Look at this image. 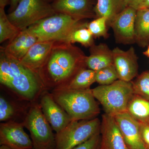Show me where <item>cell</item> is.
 Listing matches in <instances>:
<instances>
[{
  "label": "cell",
  "instance_id": "obj_1",
  "mask_svg": "<svg viewBox=\"0 0 149 149\" xmlns=\"http://www.w3.org/2000/svg\"><path fill=\"white\" fill-rule=\"evenodd\" d=\"M87 57L80 48L71 43L55 42L37 73L46 90L52 91L67 85L87 67Z\"/></svg>",
  "mask_w": 149,
  "mask_h": 149
},
{
  "label": "cell",
  "instance_id": "obj_2",
  "mask_svg": "<svg viewBox=\"0 0 149 149\" xmlns=\"http://www.w3.org/2000/svg\"><path fill=\"white\" fill-rule=\"evenodd\" d=\"M0 83L24 100L34 102L45 88L36 73L1 48Z\"/></svg>",
  "mask_w": 149,
  "mask_h": 149
},
{
  "label": "cell",
  "instance_id": "obj_3",
  "mask_svg": "<svg viewBox=\"0 0 149 149\" xmlns=\"http://www.w3.org/2000/svg\"><path fill=\"white\" fill-rule=\"evenodd\" d=\"M51 93L56 102L66 111L72 120L93 119L100 113L98 104L92 89H55Z\"/></svg>",
  "mask_w": 149,
  "mask_h": 149
},
{
  "label": "cell",
  "instance_id": "obj_4",
  "mask_svg": "<svg viewBox=\"0 0 149 149\" xmlns=\"http://www.w3.org/2000/svg\"><path fill=\"white\" fill-rule=\"evenodd\" d=\"M84 22L64 14L56 13L32 24L27 28L43 41L66 42L72 31Z\"/></svg>",
  "mask_w": 149,
  "mask_h": 149
},
{
  "label": "cell",
  "instance_id": "obj_5",
  "mask_svg": "<svg viewBox=\"0 0 149 149\" xmlns=\"http://www.w3.org/2000/svg\"><path fill=\"white\" fill-rule=\"evenodd\" d=\"M92 91L102 106L105 113L113 116L127 111L128 103L135 94L131 81L120 80L110 85H100Z\"/></svg>",
  "mask_w": 149,
  "mask_h": 149
},
{
  "label": "cell",
  "instance_id": "obj_6",
  "mask_svg": "<svg viewBox=\"0 0 149 149\" xmlns=\"http://www.w3.org/2000/svg\"><path fill=\"white\" fill-rule=\"evenodd\" d=\"M22 122L30 133L33 149H55V134L43 114L40 104L33 102Z\"/></svg>",
  "mask_w": 149,
  "mask_h": 149
},
{
  "label": "cell",
  "instance_id": "obj_7",
  "mask_svg": "<svg viewBox=\"0 0 149 149\" xmlns=\"http://www.w3.org/2000/svg\"><path fill=\"white\" fill-rule=\"evenodd\" d=\"M101 122L96 117L89 120H72L56 133L55 149H72L100 133Z\"/></svg>",
  "mask_w": 149,
  "mask_h": 149
},
{
  "label": "cell",
  "instance_id": "obj_8",
  "mask_svg": "<svg viewBox=\"0 0 149 149\" xmlns=\"http://www.w3.org/2000/svg\"><path fill=\"white\" fill-rule=\"evenodd\" d=\"M56 13L52 4L46 0H20L7 15L10 21L22 30Z\"/></svg>",
  "mask_w": 149,
  "mask_h": 149
},
{
  "label": "cell",
  "instance_id": "obj_9",
  "mask_svg": "<svg viewBox=\"0 0 149 149\" xmlns=\"http://www.w3.org/2000/svg\"><path fill=\"white\" fill-rule=\"evenodd\" d=\"M23 122L9 120L0 124V145L12 149H33L31 138L24 130Z\"/></svg>",
  "mask_w": 149,
  "mask_h": 149
},
{
  "label": "cell",
  "instance_id": "obj_10",
  "mask_svg": "<svg viewBox=\"0 0 149 149\" xmlns=\"http://www.w3.org/2000/svg\"><path fill=\"white\" fill-rule=\"evenodd\" d=\"M136 13V9L126 7L109 24L117 43L131 45L136 43L135 24Z\"/></svg>",
  "mask_w": 149,
  "mask_h": 149
},
{
  "label": "cell",
  "instance_id": "obj_11",
  "mask_svg": "<svg viewBox=\"0 0 149 149\" xmlns=\"http://www.w3.org/2000/svg\"><path fill=\"white\" fill-rule=\"evenodd\" d=\"M40 105L43 114L56 133L60 132L72 121L69 116L45 90L41 95Z\"/></svg>",
  "mask_w": 149,
  "mask_h": 149
},
{
  "label": "cell",
  "instance_id": "obj_12",
  "mask_svg": "<svg viewBox=\"0 0 149 149\" xmlns=\"http://www.w3.org/2000/svg\"><path fill=\"white\" fill-rule=\"evenodd\" d=\"M113 64L118 80L131 82L137 76L139 71L138 58L133 47L127 51L118 47L113 49Z\"/></svg>",
  "mask_w": 149,
  "mask_h": 149
},
{
  "label": "cell",
  "instance_id": "obj_13",
  "mask_svg": "<svg viewBox=\"0 0 149 149\" xmlns=\"http://www.w3.org/2000/svg\"><path fill=\"white\" fill-rule=\"evenodd\" d=\"M113 116L129 149H148L141 137L140 123L127 111Z\"/></svg>",
  "mask_w": 149,
  "mask_h": 149
},
{
  "label": "cell",
  "instance_id": "obj_14",
  "mask_svg": "<svg viewBox=\"0 0 149 149\" xmlns=\"http://www.w3.org/2000/svg\"><path fill=\"white\" fill-rule=\"evenodd\" d=\"M93 0H55L52 4L56 13L67 15L82 20L97 18Z\"/></svg>",
  "mask_w": 149,
  "mask_h": 149
},
{
  "label": "cell",
  "instance_id": "obj_15",
  "mask_svg": "<svg viewBox=\"0 0 149 149\" xmlns=\"http://www.w3.org/2000/svg\"><path fill=\"white\" fill-rule=\"evenodd\" d=\"M100 132L101 135L98 149H129L113 116L103 115Z\"/></svg>",
  "mask_w": 149,
  "mask_h": 149
},
{
  "label": "cell",
  "instance_id": "obj_16",
  "mask_svg": "<svg viewBox=\"0 0 149 149\" xmlns=\"http://www.w3.org/2000/svg\"><path fill=\"white\" fill-rule=\"evenodd\" d=\"M54 41L37 42L20 61L23 65L37 74L52 49Z\"/></svg>",
  "mask_w": 149,
  "mask_h": 149
},
{
  "label": "cell",
  "instance_id": "obj_17",
  "mask_svg": "<svg viewBox=\"0 0 149 149\" xmlns=\"http://www.w3.org/2000/svg\"><path fill=\"white\" fill-rule=\"evenodd\" d=\"M38 42L37 37L27 28L20 31L6 47H2L11 56L20 61L34 44Z\"/></svg>",
  "mask_w": 149,
  "mask_h": 149
},
{
  "label": "cell",
  "instance_id": "obj_18",
  "mask_svg": "<svg viewBox=\"0 0 149 149\" xmlns=\"http://www.w3.org/2000/svg\"><path fill=\"white\" fill-rule=\"evenodd\" d=\"M90 54L86 58L88 69L97 71L113 64V53L105 43L95 44L90 47Z\"/></svg>",
  "mask_w": 149,
  "mask_h": 149
},
{
  "label": "cell",
  "instance_id": "obj_19",
  "mask_svg": "<svg viewBox=\"0 0 149 149\" xmlns=\"http://www.w3.org/2000/svg\"><path fill=\"white\" fill-rule=\"evenodd\" d=\"M124 0H97L95 11L97 18L104 17L108 25L126 7Z\"/></svg>",
  "mask_w": 149,
  "mask_h": 149
},
{
  "label": "cell",
  "instance_id": "obj_20",
  "mask_svg": "<svg viewBox=\"0 0 149 149\" xmlns=\"http://www.w3.org/2000/svg\"><path fill=\"white\" fill-rule=\"evenodd\" d=\"M135 42L144 47L149 43V9L137 10L135 24Z\"/></svg>",
  "mask_w": 149,
  "mask_h": 149
},
{
  "label": "cell",
  "instance_id": "obj_21",
  "mask_svg": "<svg viewBox=\"0 0 149 149\" xmlns=\"http://www.w3.org/2000/svg\"><path fill=\"white\" fill-rule=\"evenodd\" d=\"M127 112L140 123L149 124V100L134 94L129 102Z\"/></svg>",
  "mask_w": 149,
  "mask_h": 149
},
{
  "label": "cell",
  "instance_id": "obj_22",
  "mask_svg": "<svg viewBox=\"0 0 149 149\" xmlns=\"http://www.w3.org/2000/svg\"><path fill=\"white\" fill-rule=\"evenodd\" d=\"M96 82V71L90 69L81 70L66 86L60 89L85 90Z\"/></svg>",
  "mask_w": 149,
  "mask_h": 149
},
{
  "label": "cell",
  "instance_id": "obj_23",
  "mask_svg": "<svg viewBox=\"0 0 149 149\" xmlns=\"http://www.w3.org/2000/svg\"><path fill=\"white\" fill-rule=\"evenodd\" d=\"M88 23L84 22L75 29L70 35L66 42L73 44L77 42L84 47H91L95 45L94 38L88 28Z\"/></svg>",
  "mask_w": 149,
  "mask_h": 149
},
{
  "label": "cell",
  "instance_id": "obj_24",
  "mask_svg": "<svg viewBox=\"0 0 149 149\" xmlns=\"http://www.w3.org/2000/svg\"><path fill=\"white\" fill-rule=\"evenodd\" d=\"M20 31L10 21L5 8H0V43L7 40L11 41Z\"/></svg>",
  "mask_w": 149,
  "mask_h": 149
},
{
  "label": "cell",
  "instance_id": "obj_25",
  "mask_svg": "<svg viewBox=\"0 0 149 149\" xmlns=\"http://www.w3.org/2000/svg\"><path fill=\"white\" fill-rule=\"evenodd\" d=\"M132 83L134 94L149 100V71L143 72Z\"/></svg>",
  "mask_w": 149,
  "mask_h": 149
},
{
  "label": "cell",
  "instance_id": "obj_26",
  "mask_svg": "<svg viewBox=\"0 0 149 149\" xmlns=\"http://www.w3.org/2000/svg\"><path fill=\"white\" fill-rule=\"evenodd\" d=\"M118 80L114 64L96 72V82L100 85H109Z\"/></svg>",
  "mask_w": 149,
  "mask_h": 149
},
{
  "label": "cell",
  "instance_id": "obj_27",
  "mask_svg": "<svg viewBox=\"0 0 149 149\" xmlns=\"http://www.w3.org/2000/svg\"><path fill=\"white\" fill-rule=\"evenodd\" d=\"M107 25V20L105 17H99L88 23V28L94 38L102 37L106 39L109 37Z\"/></svg>",
  "mask_w": 149,
  "mask_h": 149
},
{
  "label": "cell",
  "instance_id": "obj_28",
  "mask_svg": "<svg viewBox=\"0 0 149 149\" xmlns=\"http://www.w3.org/2000/svg\"><path fill=\"white\" fill-rule=\"evenodd\" d=\"M15 110L12 104L4 97H0V121H9L14 116Z\"/></svg>",
  "mask_w": 149,
  "mask_h": 149
},
{
  "label": "cell",
  "instance_id": "obj_29",
  "mask_svg": "<svg viewBox=\"0 0 149 149\" xmlns=\"http://www.w3.org/2000/svg\"><path fill=\"white\" fill-rule=\"evenodd\" d=\"M100 140V132L85 143L72 149H98Z\"/></svg>",
  "mask_w": 149,
  "mask_h": 149
},
{
  "label": "cell",
  "instance_id": "obj_30",
  "mask_svg": "<svg viewBox=\"0 0 149 149\" xmlns=\"http://www.w3.org/2000/svg\"><path fill=\"white\" fill-rule=\"evenodd\" d=\"M140 130L144 143L147 149H149V124L140 123Z\"/></svg>",
  "mask_w": 149,
  "mask_h": 149
},
{
  "label": "cell",
  "instance_id": "obj_31",
  "mask_svg": "<svg viewBox=\"0 0 149 149\" xmlns=\"http://www.w3.org/2000/svg\"><path fill=\"white\" fill-rule=\"evenodd\" d=\"M144 0H124L126 6H130L138 10Z\"/></svg>",
  "mask_w": 149,
  "mask_h": 149
},
{
  "label": "cell",
  "instance_id": "obj_32",
  "mask_svg": "<svg viewBox=\"0 0 149 149\" xmlns=\"http://www.w3.org/2000/svg\"><path fill=\"white\" fill-rule=\"evenodd\" d=\"M20 1V0H10L9 3L10 5V12L15 9Z\"/></svg>",
  "mask_w": 149,
  "mask_h": 149
},
{
  "label": "cell",
  "instance_id": "obj_33",
  "mask_svg": "<svg viewBox=\"0 0 149 149\" xmlns=\"http://www.w3.org/2000/svg\"><path fill=\"white\" fill-rule=\"evenodd\" d=\"M139 9H149V0H144L142 3L139 6Z\"/></svg>",
  "mask_w": 149,
  "mask_h": 149
},
{
  "label": "cell",
  "instance_id": "obj_34",
  "mask_svg": "<svg viewBox=\"0 0 149 149\" xmlns=\"http://www.w3.org/2000/svg\"><path fill=\"white\" fill-rule=\"evenodd\" d=\"M9 3L10 0H0V8H5Z\"/></svg>",
  "mask_w": 149,
  "mask_h": 149
},
{
  "label": "cell",
  "instance_id": "obj_35",
  "mask_svg": "<svg viewBox=\"0 0 149 149\" xmlns=\"http://www.w3.org/2000/svg\"><path fill=\"white\" fill-rule=\"evenodd\" d=\"M143 54L149 57V46L147 49V50L144 52Z\"/></svg>",
  "mask_w": 149,
  "mask_h": 149
},
{
  "label": "cell",
  "instance_id": "obj_36",
  "mask_svg": "<svg viewBox=\"0 0 149 149\" xmlns=\"http://www.w3.org/2000/svg\"><path fill=\"white\" fill-rule=\"evenodd\" d=\"M0 149H12L5 146H1Z\"/></svg>",
  "mask_w": 149,
  "mask_h": 149
},
{
  "label": "cell",
  "instance_id": "obj_37",
  "mask_svg": "<svg viewBox=\"0 0 149 149\" xmlns=\"http://www.w3.org/2000/svg\"><path fill=\"white\" fill-rule=\"evenodd\" d=\"M46 1H47L49 3V2L52 1H54V0H46Z\"/></svg>",
  "mask_w": 149,
  "mask_h": 149
},
{
  "label": "cell",
  "instance_id": "obj_38",
  "mask_svg": "<svg viewBox=\"0 0 149 149\" xmlns=\"http://www.w3.org/2000/svg\"></svg>",
  "mask_w": 149,
  "mask_h": 149
}]
</instances>
